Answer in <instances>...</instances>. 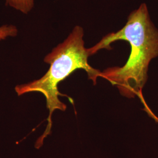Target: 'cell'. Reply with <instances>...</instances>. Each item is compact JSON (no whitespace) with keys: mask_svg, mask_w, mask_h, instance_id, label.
Wrapping results in <instances>:
<instances>
[{"mask_svg":"<svg viewBox=\"0 0 158 158\" xmlns=\"http://www.w3.org/2000/svg\"><path fill=\"white\" fill-rule=\"evenodd\" d=\"M119 40L127 41L131 53L123 67L109 68L101 72L100 77L117 86L121 95L129 98L137 96L153 118L158 119L149 110L142 95L148 79L149 64L158 56V29L151 21L146 4L132 12L123 28L104 36L95 45L89 48L91 56L101 49H111L110 45Z\"/></svg>","mask_w":158,"mask_h":158,"instance_id":"obj_1","label":"cell"},{"mask_svg":"<svg viewBox=\"0 0 158 158\" xmlns=\"http://www.w3.org/2000/svg\"><path fill=\"white\" fill-rule=\"evenodd\" d=\"M84 30L80 26L74 27L68 37L46 55L44 61L49 64L47 72L40 79L28 83L17 85L15 91L18 96L32 92H39L45 96L46 107L49 110L48 124L44 134L37 139L35 147L40 148L44 139L50 135L52 127V115L55 110L64 111L67 106L59 100L63 96L58 90V85L77 69H83L89 79L96 85L101 72L91 66L88 62L90 56L88 49L85 48Z\"/></svg>","mask_w":158,"mask_h":158,"instance_id":"obj_2","label":"cell"},{"mask_svg":"<svg viewBox=\"0 0 158 158\" xmlns=\"http://www.w3.org/2000/svg\"><path fill=\"white\" fill-rule=\"evenodd\" d=\"M6 6L27 15L34 9V0H5Z\"/></svg>","mask_w":158,"mask_h":158,"instance_id":"obj_3","label":"cell"},{"mask_svg":"<svg viewBox=\"0 0 158 158\" xmlns=\"http://www.w3.org/2000/svg\"><path fill=\"white\" fill-rule=\"evenodd\" d=\"M18 34L17 27L12 24H5L0 26V40H6L8 38L16 37Z\"/></svg>","mask_w":158,"mask_h":158,"instance_id":"obj_4","label":"cell"}]
</instances>
